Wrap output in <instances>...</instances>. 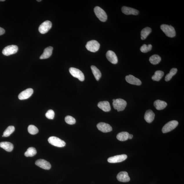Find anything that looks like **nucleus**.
Listing matches in <instances>:
<instances>
[{
	"label": "nucleus",
	"mask_w": 184,
	"mask_h": 184,
	"mask_svg": "<svg viewBox=\"0 0 184 184\" xmlns=\"http://www.w3.org/2000/svg\"><path fill=\"white\" fill-rule=\"evenodd\" d=\"M65 121L66 123L69 125H72L76 123V120L74 118L70 116H66Z\"/></svg>",
	"instance_id": "nucleus-33"
},
{
	"label": "nucleus",
	"mask_w": 184,
	"mask_h": 184,
	"mask_svg": "<svg viewBox=\"0 0 184 184\" xmlns=\"http://www.w3.org/2000/svg\"><path fill=\"white\" fill-rule=\"evenodd\" d=\"M97 127L99 130L103 133L110 132L112 130V128L111 126L104 123H100L97 125Z\"/></svg>",
	"instance_id": "nucleus-12"
},
{
	"label": "nucleus",
	"mask_w": 184,
	"mask_h": 184,
	"mask_svg": "<svg viewBox=\"0 0 184 184\" xmlns=\"http://www.w3.org/2000/svg\"><path fill=\"white\" fill-rule=\"evenodd\" d=\"M178 125V122L176 121H172L168 122L164 126L162 129V132L163 133L170 132L173 130Z\"/></svg>",
	"instance_id": "nucleus-5"
},
{
	"label": "nucleus",
	"mask_w": 184,
	"mask_h": 184,
	"mask_svg": "<svg viewBox=\"0 0 184 184\" xmlns=\"http://www.w3.org/2000/svg\"><path fill=\"white\" fill-rule=\"evenodd\" d=\"M86 47L88 51L92 52H95L99 50L100 44L96 41L92 40L87 43Z\"/></svg>",
	"instance_id": "nucleus-4"
},
{
	"label": "nucleus",
	"mask_w": 184,
	"mask_h": 184,
	"mask_svg": "<svg viewBox=\"0 0 184 184\" xmlns=\"http://www.w3.org/2000/svg\"><path fill=\"white\" fill-rule=\"evenodd\" d=\"M113 105L115 110L118 112L123 111L124 110L127 105V102L125 100L121 99H113Z\"/></svg>",
	"instance_id": "nucleus-1"
},
{
	"label": "nucleus",
	"mask_w": 184,
	"mask_h": 184,
	"mask_svg": "<svg viewBox=\"0 0 184 184\" xmlns=\"http://www.w3.org/2000/svg\"><path fill=\"white\" fill-rule=\"evenodd\" d=\"M5 0H0V1H5Z\"/></svg>",
	"instance_id": "nucleus-37"
},
{
	"label": "nucleus",
	"mask_w": 184,
	"mask_h": 184,
	"mask_svg": "<svg viewBox=\"0 0 184 184\" xmlns=\"http://www.w3.org/2000/svg\"><path fill=\"white\" fill-rule=\"evenodd\" d=\"M177 72V69L173 68L171 69L170 73L166 75L165 80L166 82L170 81L172 78V77L176 74Z\"/></svg>",
	"instance_id": "nucleus-29"
},
{
	"label": "nucleus",
	"mask_w": 184,
	"mask_h": 184,
	"mask_svg": "<svg viewBox=\"0 0 184 184\" xmlns=\"http://www.w3.org/2000/svg\"><path fill=\"white\" fill-rule=\"evenodd\" d=\"M33 92V90L32 89H27L23 91L19 94V99L21 100L28 99L32 96Z\"/></svg>",
	"instance_id": "nucleus-11"
},
{
	"label": "nucleus",
	"mask_w": 184,
	"mask_h": 184,
	"mask_svg": "<svg viewBox=\"0 0 184 184\" xmlns=\"http://www.w3.org/2000/svg\"><path fill=\"white\" fill-rule=\"evenodd\" d=\"M167 103L165 102L160 100H156L154 103L155 108L158 110L164 109L167 106Z\"/></svg>",
	"instance_id": "nucleus-21"
},
{
	"label": "nucleus",
	"mask_w": 184,
	"mask_h": 184,
	"mask_svg": "<svg viewBox=\"0 0 184 184\" xmlns=\"http://www.w3.org/2000/svg\"><path fill=\"white\" fill-rule=\"evenodd\" d=\"M70 73L74 77L78 79L81 81H83L85 79L84 74L82 71L74 68L71 67L69 69Z\"/></svg>",
	"instance_id": "nucleus-7"
},
{
	"label": "nucleus",
	"mask_w": 184,
	"mask_h": 184,
	"mask_svg": "<svg viewBox=\"0 0 184 184\" xmlns=\"http://www.w3.org/2000/svg\"><path fill=\"white\" fill-rule=\"evenodd\" d=\"M35 164L37 166L43 169L49 170L51 167V164L50 163L43 159L37 160Z\"/></svg>",
	"instance_id": "nucleus-13"
},
{
	"label": "nucleus",
	"mask_w": 184,
	"mask_h": 184,
	"mask_svg": "<svg viewBox=\"0 0 184 184\" xmlns=\"http://www.w3.org/2000/svg\"><path fill=\"white\" fill-rule=\"evenodd\" d=\"M36 149L33 147H30L28 149L26 152L25 153V156L26 157L33 156L37 154Z\"/></svg>",
	"instance_id": "nucleus-28"
},
{
	"label": "nucleus",
	"mask_w": 184,
	"mask_h": 184,
	"mask_svg": "<svg viewBox=\"0 0 184 184\" xmlns=\"http://www.w3.org/2000/svg\"><path fill=\"white\" fill-rule=\"evenodd\" d=\"M129 134L126 132H123L119 133L117 135L118 140L121 141H127L128 139Z\"/></svg>",
	"instance_id": "nucleus-25"
},
{
	"label": "nucleus",
	"mask_w": 184,
	"mask_h": 184,
	"mask_svg": "<svg viewBox=\"0 0 184 184\" xmlns=\"http://www.w3.org/2000/svg\"><path fill=\"white\" fill-rule=\"evenodd\" d=\"M161 60V57L157 55H154L151 56L149 59L150 63L154 65L158 64Z\"/></svg>",
	"instance_id": "nucleus-27"
},
{
	"label": "nucleus",
	"mask_w": 184,
	"mask_h": 184,
	"mask_svg": "<svg viewBox=\"0 0 184 184\" xmlns=\"http://www.w3.org/2000/svg\"><path fill=\"white\" fill-rule=\"evenodd\" d=\"M0 147L8 152H11L13 149V145L12 143L4 142L0 143Z\"/></svg>",
	"instance_id": "nucleus-22"
},
{
	"label": "nucleus",
	"mask_w": 184,
	"mask_h": 184,
	"mask_svg": "<svg viewBox=\"0 0 184 184\" xmlns=\"http://www.w3.org/2000/svg\"><path fill=\"white\" fill-rule=\"evenodd\" d=\"M94 10L95 14L100 21L105 22L107 20V14L103 9L99 7L96 6L94 8Z\"/></svg>",
	"instance_id": "nucleus-3"
},
{
	"label": "nucleus",
	"mask_w": 184,
	"mask_h": 184,
	"mask_svg": "<svg viewBox=\"0 0 184 184\" xmlns=\"http://www.w3.org/2000/svg\"><path fill=\"white\" fill-rule=\"evenodd\" d=\"M18 50V48L17 45H12L6 47L3 50L2 53L3 55L8 56L16 53Z\"/></svg>",
	"instance_id": "nucleus-8"
},
{
	"label": "nucleus",
	"mask_w": 184,
	"mask_h": 184,
	"mask_svg": "<svg viewBox=\"0 0 184 184\" xmlns=\"http://www.w3.org/2000/svg\"><path fill=\"white\" fill-rule=\"evenodd\" d=\"M152 30L150 28L146 27L143 29L141 32V39L142 40L146 39L147 36L152 32Z\"/></svg>",
	"instance_id": "nucleus-24"
},
{
	"label": "nucleus",
	"mask_w": 184,
	"mask_h": 184,
	"mask_svg": "<svg viewBox=\"0 0 184 184\" xmlns=\"http://www.w3.org/2000/svg\"><path fill=\"white\" fill-rule=\"evenodd\" d=\"M125 80L129 84L139 86L142 84V82L138 79L132 75H127L125 77Z\"/></svg>",
	"instance_id": "nucleus-14"
},
{
	"label": "nucleus",
	"mask_w": 184,
	"mask_h": 184,
	"mask_svg": "<svg viewBox=\"0 0 184 184\" xmlns=\"http://www.w3.org/2000/svg\"><path fill=\"white\" fill-rule=\"evenodd\" d=\"M91 69L96 80L98 81L101 77V72L94 65L91 66Z\"/></svg>",
	"instance_id": "nucleus-23"
},
{
	"label": "nucleus",
	"mask_w": 184,
	"mask_h": 184,
	"mask_svg": "<svg viewBox=\"0 0 184 184\" xmlns=\"http://www.w3.org/2000/svg\"><path fill=\"white\" fill-rule=\"evenodd\" d=\"M164 73L163 71L158 70L155 72L154 74L152 77V79L153 81H159L163 77Z\"/></svg>",
	"instance_id": "nucleus-26"
},
{
	"label": "nucleus",
	"mask_w": 184,
	"mask_h": 184,
	"mask_svg": "<svg viewBox=\"0 0 184 184\" xmlns=\"http://www.w3.org/2000/svg\"><path fill=\"white\" fill-rule=\"evenodd\" d=\"M121 10L124 14L126 15H137L139 12L137 10L131 8L123 6Z\"/></svg>",
	"instance_id": "nucleus-17"
},
{
	"label": "nucleus",
	"mask_w": 184,
	"mask_h": 184,
	"mask_svg": "<svg viewBox=\"0 0 184 184\" xmlns=\"http://www.w3.org/2000/svg\"><path fill=\"white\" fill-rule=\"evenodd\" d=\"M106 57L108 61L114 64H116L118 63V58L116 54L112 51H108L106 54Z\"/></svg>",
	"instance_id": "nucleus-15"
},
{
	"label": "nucleus",
	"mask_w": 184,
	"mask_h": 184,
	"mask_svg": "<svg viewBox=\"0 0 184 184\" xmlns=\"http://www.w3.org/2000/svg\"><path fill=\"white\" fill-rule=\"evenodd\" d=\"M155 117V114L152 110H147L144 115V119L148 123H150L154 121Z\"/></svg>",
	"instance_id": "nucleus-18"
},
{
	"label": "nucleus",
	"mask_w": 184,
	"mask_h": 184,
	"mask_svg": "<svg viewBox=\"0 0 184 184\" xmlns=\"http://www.w3.org/2000/svg\"><path fill=\"white\" fill-rule=\"evenodd\" d=\"M117 179L120 182L123 183H126L130 181V178L128 174L126 172H121L118 174L117 176Z\"/></svg>",
	"instance_id": "nucleus-16"
},
{
	"label": "nucleus",
	"mask_w": 184,
	"mask_h": 184,
	"mask_svg": "<svg viewBox=\"0 0 184 184\" xmlns=\"http://www.w3.org/2000/svg\"><path fill=\"white\" fill-rule=\"evenodd\" d=\"M15 131V127L13 126H10L6 129L3 133V136L7 137L10 136Z\"/></svg>",
	"instance_id": "nucleus-30"
},
{
	"label": "nucleus",
	"mask_w": 184,
	"mask_h": 184,
	"mask_svg": "<svg viewBox=\"0 0 184 184\" xmlns=\"http://www.w3.org/2000/svg\"><path fill=\"white\" fill-rule=\"evenodd\" d=\"M133 137V135H132V134H129V136L128 139H132Z\"/></svg>",
	"instance_id": "nucleus-36"
},
{
	"label": "nucleus",
	"mask_w": 184,
	"mask_h": 184,
	"mask_svg": "<svg viewBox=\"0 0 184 184\" xmlns=\"http://www.w3.org/2000/svg\"><path fill=\"white\" fill-rule=\"evenodd\" d=\"M152 46L151 44H148V45L146 44H144L140 48V50L143 53H146L150 52L152 50Z\"/></svg>",
	"instance_id": "nucleus-32"
},
{
	"label": "nucleus",
	"mask_w": 184,
	"mask_h": 184,
	"mask_svg": "<svg viewBox=\"0 0 184 184\" xmlns=\"http://www.w3.org/2000/svg\"><path fill=\"white\" fill-rule=\"evenodd\" d=\"M48 141L50 144L55 146L63 147L65 146L66 143L65 141L61 140L57 137H50L48 138Z\"/></svg>",
	"instance_id": "nucleus-6"
},
{
	"label": "nucleus",
	"mask_w": 184,
	"mask_h": 184,
	"mask_svg": "<svg viewBox=\"0 0 184 184\" xmlns=\"http://www.w3.org/2000/svg\"><path fill=\"white\" fill-rule=\"evenodd\" d=\"M55 116V113L53 110H48L45 114V116L48 119H53Z\"/></svg>",
	"instance_id": "nucleus-34"
},
{
	"label": "nucleus",
	"mask_w": 184,
	"mask_h": 184,
	"mask_svg": "<svg viewBox=\"0 0 184 184\" xmlns=\"http://www.w3.org/2000/svg\"><path fill=\"white\" fill-rule=\"evenodd\" d=\"M161 29L166 36L170 38H173L176 36V32L174 27L166 24L162 25Z\"/></svg>",
	"instance_id": "nucleus-2"
},
{
	"label": "nucleus",
	"mask_w": 184,
	"mask_h": 184,
	"mask_svg": "<svg viewBox=\"0 0 184 184\" xmlns=\"http://www.w3.org/2000/svg\"><path fill=\"white\" fill-rule=\"evenodd\" d=\"M37 1H38V2H40V1H41V0H40V1H38V0H37Z\"/></svg>",
	"instance_id": "nucleus-38"
},
{
	"label": "nucleus",
	"mask_w": 184,
	"mask_h": 184,
	"mask_svg": "<svg viewBox=\"0 0 184 184\" xmlns=\"http://www.w3.org/2000/svg\"><path fill=\"white\" fill-rule=\"evenodd\" d=\"M28 132L32 135L37 134L38 132V129L35 126L30 125L29 126L28 128Z\"/></svg>",
	"instance_id": "nucleus-31"
},
{
	"label": "nucleus",
	"mask_w": 184,
	"mask_h": 184,
	"mask_svg": "<svg viewBox=\"0 0 184 184\" xmlns=\"http://www.w3.org/2000/svg\"><path fill=\"white\" fill-rule=\"evenodd\" d=\"M98 106L104 112H108L111 110L110 104L108 101L100 102L98 103Z\"/></svg>",
	"instance_id": "nucleus-19"
},
{
	"label": "nucleus",
	"mask_w": 184,
	"mask_h": 184,
	"mask_svg": "<svg viewBox=\"0 0 184 184\" xmlns=\"http://www.w3.org/2000/svg\"><path fill=\"white\" fill-rule=\"evenodd\" d=\"M127 158V156L126 154L119 155L111 157L108 158V161L110 163H117L123 162Z\"/></svg>",
	"instance_id": "nucleus-10"
},
{
	"label": "nucleus",
	"mask_w": 184,
	"mask_h": 184,
	"mask_svg": "<svg viewBox=\"0 0 184 184\" xmlns=\"http://www.w3.org/2000/svg\"><path fill=\"white\" fill-rule=\"evenodd\" d=\"M5 33V30L2 28L0 27V36L2 35Z\"/></svg>",
	"instance_id": "nucleus-35"
},
{
	"label": "nucleus",
	"mask_w": 184,
	"mask_h": 184,
	"mask_svg": "<svg viewBox=\"0 0 184 184\" xmlns=\"http://www.w3.org/2000/svg\"><path fill=\"white\" fill-rule=\"evenodd\" d=\"M52 26V23L51 21H46L40 25L39 28V31L40 33L45 34L51 29Z\"/></svg>",
	"instance_id": "nucleus-9"
},
{
	"label": "nucleus",
	"mask_w": 184,
	"mask_h": 184,
	"mask_svg": "<svg viewBox=\"0 0 184 184\" xmlns=\"http://www.w3.org/2000/svg\"><path fill=\"white\" fill-rule=\"evenodd\" d=\"M53 48L49 46L44 49L43 53L41 56L40 59H47L52 55L53 52Z\"/></svg>",
	"instance_id": "nucleus-20"
}]
</instances>
